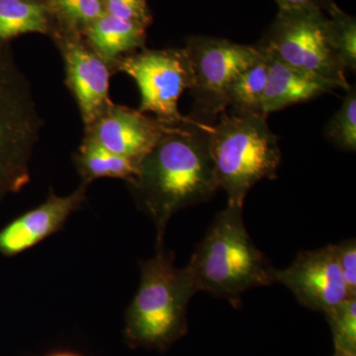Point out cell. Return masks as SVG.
<instances>
[{
	"mask_svg": "<svg viewBox=\"0 0 356 356\" xmlns=\"http://www.w3.org/2000/svg\"><path fill=\"white\" fill-rule=\"evenodd\" d=\"M334 350L356 353V298H346L325 312Z\"/></svg>",
	"mask_w": 356,
	"mask_h": 356,
	"instance_id": "cell-20",
	"label": "cell"
},
{
	"mask_svg": "<svg viewBox=\"0 0 356 356\" xmlns=\"http://www.w3.org/2000/svg\"><path fill=\"white\" fill-rule=\"evenodd\" d=\"M170 126L140 110L112 104L86 128V138L118 156L140 161Z\"/></svg>",
	"mask_w": 356,
	"mask_h": 356,
	"instance_id": "cell-12",
	"label": "cell"
},
{
	"mask_svg": "<svg viewBox=\"0 0 356 356\" xmlns=\"http://www.w3.org/2000/svg\"><path fill=\"white\" fill-rule=\"evenodd\" d=\"M47 4L37 0H0V43L27 33L49 30Z\"/></svg>",
	"mask_w": 356,
	"mask_h": 356,
	"instance_id": "cell-16",
	"label": "cell"
},
{
	"mask_svg": "<svg viewBox=\"0 0 356 356\" xmlns=\"http://www.w3.org/2000/svg\"><path fill=\"white\" fill-rule=\"evenodd\" d=\"M261 114L220 115L211 125L209 147L220 189L228 204L242 206L248 191L262 179H275L281 163L277 137Z\"/></svg>",
	"mask_w": 356,
	"mask_h": 356,
	"instance_id": "cell-4",
	"label": "cell"
},
{
	"mask_svg": "<svg viewBox=\"0 0 356 356\" xmlns=\"http://www.w3.org/2000/svg\"><path fill=\"white\" fill-rule=\"evenodd\" d=\"M210 127L192 118L170 126L127 182L138 207L156 226V248L163 245L175 213L207 202L220 189L210 154Z\"/></svg>",
	"mask_w": 356,
	"mask_h": 356,
	"instance_id": "cell-1",
	"label": "cell"
},
{
	"mask_svg": "<svg viewBox=\"0 0 356 356\" xmlns=\"http://www.w3.org/2000/svg\"><path fill=\"white\" fill-rule=\"evenodd\" d=\"M337 264L348 288V296L356 298V243L355 238L334 245Z\"/></svg>",
	"mask_w": 356,
	"mask_h": 356,
	"instance_id": "cell-23",
	"label": "cell"
},
{
	"mask_svg": "<svg viewBox=\"0 0 356 356\" xmlns=\"http://www.w3.org/2000/svg\"><path fill=\"white\" fill-rule=\"evenodd\" d=\"M187 266L196 291L228 300L236 308L248 290L275 283V268L248 233L242 206L233 204L218 213Z\"/></svg>",
	"mask_w": 356,
	"mask_h": 356,
	"instance_id": "cell-2",
	"label": "cell"
},
{
	"mask_svg": "<svg viewBox=\"0 0 356 356\" xmlns=\"http://www.w3.org/2000/svg\"><path fill=\"white\" fill-rule=\"evenodd\" d=\"M146 29V26L120 19L104 11L83 32L88 46L110 67L124 55L144 46Z\"/></svg>",
	"mask_w": 356,
	"mask_h": 356,
	"instance_id": "cell-14",
	"label": "cell"
},
{
	"mask_svg": "<svg viewBox=\"0 0 356 356\" xmlns=\"http://www.w3.org/2000/svg\"><path fill=\"white\" fill-rule=\"evenodd\" d=\"M184 49L193 72L189 89L194 99L191 118L213 125L228 107L229 86L243 70L259 60L262 53L257 46L205 36L191 37Z\"/></svg>",
	"mask_w": 356,
	"mask_h": 356,
	"instance_id": "cell-7",
	"label": "cell"
},
{
	"mask_svg": "<svg viewBox=\"0 0 356 356\" xmlns=\"http://www.w3.org/2000/svg\"><path fill=\"white\" fill-rule=\"evenodd\" d=\"M49 356H81V355H76V353H54V355H51Z\"/></svg>",
	"mask_w": 356,
	"mask_h": 356,
	"instance_id": "cell-26",
	"label": "cell"
},
{
	"mask_svg": "<svg viewBox=\"0 0 356 356\" xmlns=\"http://www.w3.org/2000/svg\"><path fill=\"white\" fill-rule=\"evenodd\" d=\"M47 6L76 33L84 31L104 13L103 0H48Z\"/></svg>",
	"mask_w": 356,
	"mask_h": 356,
	"instance_id": "cell-21",
	"label": "cell"
},
{
	"mask_svg": "<svg viewBox=\"0 0 356 356\" xmlns=\"http://www.w3.org/2000/svg\"><path fill=\"white\" fill-rule=\"evenodd\" d=\"M88 185L81 182L76 191L65 196L51 191L43 203L7 224L0 229V254L19 255L60 231L86 201Z\"/></svg>",
	"mask_w": 356,
	"mask_h": 356,
	"instance_id": "cell-11",
	"label": "cell"
},
{
	"mask_svg": "<svg viewBox=\"0 0 356 356\" xmlns=\"http://www.w3.org/2000/svg\"><path fill=\"white\" fill-rule=\"evenodd\" d=\"M327 16L320 7L280 9L257 48L336 88L350 89L346 69L332 53L325 35Z\"/></svg>",
	"mask_w": 356,
	"mask_h": 356,
	"instance_id": "cell-6",
	"label": "cell"
},
{
	"mask_svg": "<svg viewBox=\"0 0 356 356\" xmlns=\"http://www.w3.org/2000/svg\"><path fill=\"white\" fill-rule=\"evenodd\" d=\"M264 54L268 65L262 100L264 116L296 103L308 102L336 88L322 77L295 69L269 54Z\"/></svg>",
	"mask_w": 356,
	"mask_h": 356,
	"instance_id": "cell-13",
	"label": "cell"
},
{
	"mask_svg": "<svg viewBox=\"0 0 356 356\" xmlns=\"http://www.w3.org/2000/svg\"><path fill=\"white\" fill-rule=\"evenodd\" d=\"M274 280L287 287L301 305L313 311L325 313L350 298L334 245L299 252L286 268H275Z\"/></svg>",
	"mask_w": 356,
	"mask_h": 356,
	"instance_id": "cell-9",
	"label": "cell"
},
{
	"mask_svg": "<svg viewBox=\"0 0 356 356\" xmlns=\"http://www.w3.org/2000/svg\"><path fill=\"white\" fill-rule=\"evenodd\" d=\"M115 67L137 83L140 93V112H151L168 125L189 121L191 118L178 110L180 96L193 83L191 60L184 48L145 49L119 58Z\"/></svg>",
	"mask_w": 356,
	"mask_h": 356,
	"instance_id": "cell-8",
	"label": "cell"
},
{
	"mask_svg": "<svg viewBox=\"0 0 356 356\" xmlns=\"http://www.w3.org/2000/svg\"><path fill=\"white\" fill-rule=\"evenodd\" d=\"M67 83L76 98L86 128L113 103L109 98V65L76 32L58 37Z\"/></svg>",
	"mask_w": 356,
	"mask_h": 356,
	"instance_id": "cell-10",
	"label": "cell"
},
{
	"mask_svg": "<svg viewBox=\"0 0 356 356\" xmlns=\"http://www.w3.org/2000/svg\"><path fill=\"white\" fill-rule=\"evenodd\" d=\"M267 74V58L262 53L261 58L243 70L229 86L227 92L228 106L233 107L234 112L236 113L264 115L262 100L266 88Z\"/></svg>",
	"mask_w": 356,
	"mask_h": 356,
	"instance_id": "cell-17",
	"label": "cell"
},
{
	"mask_svg": "<svg viewBox=\"0 0 356 356\" xmlns=\"http://www.w3.org/2000/svg\"><path fill=\"white\" fill-rule=\"evenodd\" d=\"M103 6L105 13L120 19L146 27L152 21L147 0H103Z\"/></svg>",
	"mask_w": 356,
	"mask_h": 356,
	"instance_id": "cell-22",
	"label": "cell"
},
{
	"mask_svg": "<svg viewBox=\"0 0 356 356\" xmlns=\"http://www.w3.org/2000/svg\"><path fill=\"white\" fill-rule=\"evenodd\" d=\"M325 136L339 149L346 152L356 149V91L350 86L346 90L341 106L325 127Z\"/></svg>",
	"mask_w": 356,
	"mask_h": 356,
	"instance_id": "cell-19",
	"label": "cell"
},
{
	"mask_svg": "<svg viewBox=\"0 0 356 356\" xmlns=\"http://www.w3.org/2000/svg\"><path fill=\"white\" fill-rule=\"evenodd\" d=\"M42 128L31 84L0 43V204L29 184Z\"/></svg>",
	"mask_w": 356,
	"mask_h": 356,
	"instance_id": "cell-5",
	"label": "cell"
},
{
	"mask_svg": "<svg viewBox=\"0 0 356 356\" xmlns=\"http://www.w3.org/2000/svg\"><path fill=\"white\" fill-rule=\"evenodd\" d=\"M74 161L83 182L88 184L104 177L131 181L137 175L140 163L112 153L86 138L74 154Z\"/></svg>",
	"mask_w": 356,
	"mask_h": 356,
	"instance_id": "cell-15",
	"label": "cell"
},
{
	"mask_svg": "<svg viewBox=\"0 0 356 356\" xmlns=\"http://www.w3.org/2000/svg\"><path fill=\"white\" fill-rule=\"evenodd\" d=\"M140 262L139 288L125 314L124 337L131 348L165 351L188 332L187 307L195 285L188 266L178 268L165 245Z\"/></svg>",
	"mask_w": 356,
	"mask_h": 356,
	"instance_id": "cell-3",
	"label": "cell"
},
{
	"mask_svg": "<svg viewBox=\"0 0 356 356\" xmlns=\"http://www.w3.org/2000/svg\"><path fill=\"white\" fill-rule=\"evenodd\" d=\"M334 356H356V353H344V351L334 350Z\"/></svg>",
	"mask_w": 356,
	"mask_h": 356,
	"instance_id": "cell-25",
	"label": "cell"
},
{
	"mask_svg": "<svg viewBox=\"0 0 356 356\" xmlns=\"http://www.w3.org/2000/svg\"><path fill=\"white\" fill-rule=\"evenodd\" d=\"M280 6V9L300 8V7L316 6L323 10H327L332 3V0H274Z\"/></svg>",
	"mask_w": 356,
	"mask_h": 356,
	"instance_id": "cell-24",
	"label": "cell"
},
{
	"mask_svg": "<svg viewBox=\"0 0 356 356\" xmlns=\"http://www.w3.org/2000/svg\"><path fill=\"white\" fill-rule=\"evenodd\" d=\"M330 18L325 23L327 43L344 69L356 70V22L353 16L343 13L332 2L327 8Z\"/></svg>",
	"mask_w": 356,
	"mask_h": 356,
	"instance_id": "cell-18",
	"label": "cell"
}]
</instances>
